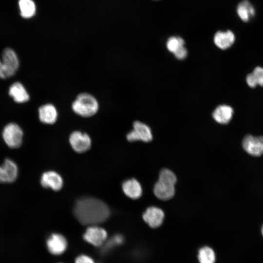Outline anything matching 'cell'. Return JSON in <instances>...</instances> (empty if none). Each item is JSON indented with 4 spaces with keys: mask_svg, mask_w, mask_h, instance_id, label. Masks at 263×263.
Returning a JSON list of instances; mask_svg holds the SVG:
<instances>
[{
    "mask_svg": "<svg viewBox=\"0 0 263 263\" xmlns=\"http://www.w3.org/2000/svg\"><path fill=\"white\" fill-rule=\"evenodd\" d=\"M74 215L82 225H93L106 221L110 214L108 206L102 201L91 197L79 199L74 207Z\"/></svg>",
    "mask_w": 263,
    "mask_h": 263,
    "instance_id": "6da1fadb",
    "label": "cell"
},
{
    "mask_svg": "<svg viewBox=\"0 0 263 263\" xmlns=\"http://www.w3.org/2000/svg\"><path fill=\"white\" fill-rule=\"evenodd\" d=\"M176 180V177L172 171L166 169H162L153 187L154 195L162 200L172 198L175 194L174 186Z\"/></svg>",
    "mask_w": 263,
    "mask_h": 263,
    "instance_id": "7a4b0ae2",
    "label": "cell"
},
{
    "mask_svg": "<svg viewBox=\"0 0 263 263\" xmlns=\"http://www.w3.org/2000/svg\"><path fill=\"white\" fill-rule=\"evenodd\" d=\"M72 109L76 114L82 117H89L97 112L99 104L93 95L83 93L79 94L73 101Z\"/></svg>",
    "mask_w": 263,
    "mask_h": 263,
    "instance_id": "3957f363",
    "label": "cell"
},
{
    "mask_svg": "<svg viewBox=\"0 0 263 263\" xmlns=\"http://www.w3.org/2000/svg\"><path fill=\"white\" fill-rule=\"evenodd\" d=\"M23 136L22 129L14 123L7 124L2 132L4 141L7 146L11 149H17L21 145Z\"/></svg>",
    "mask_w": 263,
    "mask_h": 263,
    "instance_id": "277c9868",
    "label": "cell"
},
{
    "mask_svg": "<svg viewBox=\"0 0 263 263\" xmlns=\"http://www.w3.org/2000/svg\"><path fill=\"white\" fill-rule=\"evenodd\" d=\"M1 62L5 78L14 75L19 67L18 56L11 48H6L3 51Z\"/></svg>",
    "mask_w": 263,
    "mask_h": 263,
    "instance_id": "5b68a950",
    "label": "cell"
},
{
    "mask_svg": "<svg viewBox=\"0 0 263 263\" xmlns=\"http://www.w3.org/2000/svg\"><path fill=\"white\" fill-rule=\"evenodd\" d=\"M133 129L129 132L126 138L130 142L142 141L149 142L152 140V135L150 128L146 124L139 121L133 123Z\"/></svg>",
    "mask_w": 263,
    "mask_h": 263,
    "instance_id": "8992f818",
    "label": "cell"
},
{
    "mask_svg": "<svg viewBox=\"0 0 263 263\" xmlns=\"http://www.w3.org/2000/svg\"><path fill=\"white\" fill-rule=\"evenodd\" d=\"M69 142L73 149L79 153L86 151L91 146V139L89 135L78 131L71 133Z\"/></svg>",
    "mask_w": 263,
    "mask_h": 263,
    "instance_id": "52a82bcc",
    "label": "cell"
},
{
    "mask_svg": "<svg viewBox=\"0 0 263 263\" xmlns=\"http://www.w3.org/2000/svg\"><path fill=\"white\" fill-rule=\"evenodd\" d=\"M83 237L89 244L95 246H99L105 242L107 233L103 228L94 225H90L86 229Z\"/></svg>",
    "mask_w": 263,
    "mask_h": 263,
    "instance_id": "ba28073f",
    "label": "cell"
},
{
    "mask_svg": "<svg viewBox=\"0 0 263 263\" xmlns=\"http://www.w3.org/2000/svg\"><path fill=\"white\" fill-rule=\"evenodd\" d=\"M46 245L49 252L54 255L63 254L67 249V241L62 234L53 233L48 237Z\"/></svg>",
    "mask_w": 263,
    "mask_h": 263,
    "instance_id": "9c48e42d",
    "label": "cell"
},
{
    "mask_svg": "<svg viewBox=\"0 0 263 263\" xmlns=\"http://www.w3.org/2000/svg\"><path fill=\"white\" fill-rule=\"evenodd\" d=\"M244 149L249 154L259 156L263 154V136L247 135L243 140Z\"/></svg>",
    "mask_w": 263,
    "mask_h": 263,
    "instance_id": "30bf717a",
    "label": "cell"
},
{
    "mask_svg": "<svg viewBox=\"0 0 263 263\" xmlns=\"http://www.w3.org/2000/svg\"><path fill=\"white\" fill-rule=\"evenodd\" d=\"M142 217L150 227L155 228L159 227L163 223L164 213L159 207H150L146 210Z\"/></svg>",
    "mask_w": 263,
    "mask_h": 263,
    "instance_id": "8fae6325",
    "label": "cell"
},
{
    "mask_svg": "<svg viewBox=\"0 0 263 263\" xmlns=\"http://www.w3.org/2000/svg\"><path fill=\"white\" fill-rule=\"evenodd\" d=\"M40 184L45 188H51L54 190H59L63 186V180L59 174L54 171H48L43 173Z\"/></svg>",
    "mask_w": 263,
    "mask_h": 263,
    "instance_id": "7c38bea8",
    "label": "cell"
},
{
    "mask_svg": "<svg viewBox=\"0 0 263 263\" xmlns=\"http://www.w3.org/2000/svg\"><path fill=\"white\" fill-rule=\"evenodd\" d=\"M40 121L45 124H53L57 120L58 113L55 106L50 103L44 104L38 109Z\"/></svg>",
    "mask_w": 263,
    "mask_h": 263,
    "instance_id": "4fadbf2b",
    "label": "cell"
},
{
    "mask_svg": "<svg viewBox=\"0 0 263 263\" xmlns=\"http://www.w3.org/2000/svg\"><path fill=\"white\" fill-rule=\"evenodd\" d=\"M235 40V35L230 30L218 31L215 33L213 38L215 45L222 50L230 48L234 43Z\"/></svg>",
    "mask_w": 263,
    "mask_h": 263,
    "instance_id": "5bb4252c",
    "label": "cell"
},
{
    "mask_svg": "<svg viewBox=\"0 0 263 263\" xmlns=\"http://www.w3.org/2000/svg\"><path fill=\"white\" fill-rule=\"evenodd\" d=\"M234 111L230 106L220 105L217 106L212 113L213 119L218 123L226 124L232 118Z\"/></svg>",
    "mask_w": 263,
    "mask_h": 263,
    "instance_id": "9a60e30c",
    "label": "cell"
},
{
    "mask_svg": "<svg viewBox=\"0 0 263 263\" xmlns=\"http://www.w3.org/2000/svg\"><path fill=\"white\" fill-rule=\"evenodd\" d=\"M122 189L126 195L132 199L140 198L142 193L140 184L135 179L125 181L122 185Z\"/></svg>",
    "mask_w": 263,
    "mask_h": 263,
    "instance_id": "2e32d148",
    "label": "cell"
},
{
    "mask_svg": "<svg viewBox=\"0 0 263 263\" xmlns=\"http://www.w3.org/2000/svg\"><path fill=\"white\" fill-rule=\"evenodd\" d=\"M4 183L14 182L18 175V168L16 163L10 159H6L1 166Z\"/></svg>",
    "mask_w": 263,
    "mask_h": 263,
    "instance_id": "e0dca14e",
    "label": "cell"
},
{
    "mask_svg": "<svg viewBox=\"0 0 263 263\" xmlns=\"http://www.w3.org/2000/svg\"><path fill=\"white\" fill-rule=\"evenodd\" d=\"M9 94L16 102L23 103L27 102L29 95L23 85L19 82L13 83L9 88Z\"/></svg>",
    "mask_w": 263,
    "mask_h": 263,
    "instance_id": "ac0fdd59",
    "label": "cell"
},
{
    "mask_svg": "<svg viewBox=\"0 0 263 263\" xmlns=\"http://www.w3.org/2000/svg\"><path fill=\"white\" fill-rule=\"evenodd\" d=\"M236 11L239 17L244 22L249 21L255 14L254 7L247 0H243L238 4Z\"/></svg>",
    "mask_w": 263,
    "mask_h": 263,
    "instance_id": "d6986e66",
    "label": "cell"
},
{
    "mask_svg": "<svg viewBox=\"0 0 263 263\" xmlns=\"http://www.w3.org/2000/svg\"><path fill=\"white\" fill-rule=\"evenodd\" d=\"M18 5L23 18L30 19L36 14V6L33 0H19Z\"/></svg>",
    "mask_w": 263,
    "mask_h": 263,
    "instance_id": "ffe728a7",
    "label": "cell"
},
{
    "mask_svg": "<svg viewBox=\"0 0 263 263\" xmlns=\"http://www.w3.org/2000/svg\"><path fill=\"white\" fill-rule=\"evenodd\" d=\"M246 81L247 85L251 88H255L257 85L263 87V68H255L252 73L247 75Z\"/></svg>",
    "mask_w": 263,
    "mask_h": 263,
    "instance_id": "44dd1931",
    "label": "cell"
},
{
    "mask_svg": "<svg viewBox=\"0 0 263 263\" xmlns=\"http://www.w3.org/2000/svg\"><path fill=\"white\" fill-rule=\"evenodd\" d=\"M197 258L199 263H215L216 254L212 248L204 246L199 249Z\"/></svg>",
    "mask_w": 263,
    "mask_h": 263,
    "instance_id": "7402d4cb",
    "label": "cell"
},
{
    "mask_svg": "<svg viewBox=\"0 0 263 263\" xmlns=\"http://www.w3.org/2000/svg\"><path fill=\"white\" fill-rule=\"evenodd\" d=\"M184 39L179 36H171L168 38L166 42L168 50L174 54L176 51L185 45Z\"/></svg>",
    "mask_w": 263,
    "mask_h": 263,
    "instance_id": "603a6c76",
    "label": "cell"
},
{
    "mask_svg": "<svg viewBox=\"0 0 263 263\" xmlns=\"http://www.w3.org/2000/svg\"><path fill=\"white\" fill-rule=\"evenodd\" d=\"M173 54L176 58L182 60L187 57L188 56V50L186 48L183 46L176 51Z\"/></svg>",
    "mask_w": 263,
    "mask_h": 263,
    "instance_id": "cb8c5ba5",
    "label": "cell"
},
{
    "mask_svg": "<svg viewBox=\"0 0 263 263\" xmlns=\"http://www.w3.org/2000/svg\"><path fill=\"white\" fill-rule=\"evenodd\" d=\"M75 263H94V262L90 257L82 254L76 257Z\"/></svg>",
    "mask_w": 263,
    "mask_h": 263,
    "instance_id": "d4e9b609",
    "label": "cell"
},
{
    "mask_svg": "<svg viewBox=\"0 0 263 263\" xmlns=\"http://www.w3.org/2000/svg\"><path fill=\"white\" fill-rule=\"evenodd\" d=\"M0 78H5L4 74L3 68L1 60H0Z\"/></svg>",
    "mask_w": 263,
    "mask_h": 263,
    "instance_id": "484cf974",
    "label": "cell"
},
{
    "mask_svg": "<svg viewBox=\"0 0 263 263\" xmlns=\"http://www.w3.org/2000/svg\"><path fill=\"white\" fill-rule=\"evenodd\" d=\"M0 183H4L1 166H0Z\"/></svg>",
    "mask_w": 263,
    "mask_h": 263,
    "instance_id": "4316f807",
    "label": "cell"
},
{
    "mask_svg": "<svg viewBox=\"0 0 263 263\" xmlns=\"http://www.w3.org/2000/svg\"><path fill=\"white\" fill-rule=\"evenodd\" d=\"M262 234H263V227L262 228Z\"/></svg>",
    "mask_w": 263,
    "mask_h": 263,
    "instance_id": "83f0119b",
    "label": "cell"
},
{
    "mask_svg": "<svg viewBox=\"0 0 263 263\" xmlns=\"http://www.w3.org/2000/svg\"></svg>",
    "mask_w": 263,
    "mask_h": 263,
    "instance_id": "f1b7e54d",
    "label": "cell"
},
{
    "mask_svg": "<svg viewBox=\"0 0 263 263\" xmlns=\"http://www.w3.org/2000/svg\"></svg>",
    "mask_w": 263,
    "mask_h": 263,
    "instance_id": "f546056e",
    "label": "cell"
}]
</instances>
